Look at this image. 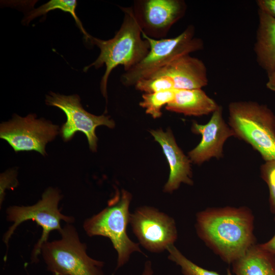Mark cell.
I'll use <instances>...</instances> for the list:
<instances>
[{
  "label": "cell",
  "mask_w": 275,
  "mask_h": 275,
  "mask_svg": "<svg viewBox=\"0 0 275 275\" xmlns=\"http://www.w3.org/2000/svg\"><path fill=\"white\" fill-rule=\"evenodd\" d=\"M131 198L127 191L116 189L107 206L83 224V228L89 236H101L110 239L118 254L117 269L128 262L132 253L143 254L139 244L132 241L127 233Z\"/></svg>",
  "instance_id": "4"
},
{
  "label": "cell",
  "mask_w": 275,
  "mask_h": 275,
  "mask_svg": "<svg viewBox=\"0 0 275 275\" xmlns=\"http://www.w3.org/2000/svg\"><path fill=\"white\" fill-rule=\"evenodd\" d=\"M153 270L152 267V264L150 261L145 262L143 271L141 275H153Z\"/></svg>",
  "instance_id": "27"
},
{
  "label": "cell",
  "mask_w": 275,
  "mask_h": 275,
  "mask_svg": "<svg viewBox=\"0 0 275 275\" xmlns=\"http://www.w3.org/2000/svg\"><path fill=\"white\" fill-rule=\"evenodd\" d=\"M274 220L275 221V217L274 218ZM259 244L262 249L271 253L275 256V234L267 242Z\"/></svg>",
  "instance_id": "25"
},
{
  "label": "cell",
  "mask_w": 275,
  "mask_h": 275,
  "mask_svg": "<svg viewBox=\"0 0 275 275\" xmlns=\"http://www.w3.org/2000/svg\"><path fill=\"white\" fill-rule=\"evenodd\" d=\"M196 228L199 237L228 264L255 244L254 216L245 207L210 208L199 212Z\"/></svg>",
  "instance_id": "1"
},
{
  "label": "cell",
  "mask_w": 275,
  "mask_h": 275,
  "mask_svg": "<svg viewBox=\"0 0 275 275\" xmlns=\"http://www.w3.org/2000/svg\"><path fill=\"white\" fill-rule=\"evenodd\" d=\"M235 136L250 144L265 161L275 160V115L265 104L237 101L228 106Z\"/></svg>",
  "instance_id": "3"
},
{
  "label": "cell",
  "mask_w": 275,
  "mask_h": 275,
  "mask_svg": "<svg viewBox=\"0 0 275 275\" xmlns=\"http://www.w3.org/2000/svg\"><path fill=\"white\" fill-rule=\"evenodd\" d=\"M258 13L254 50L258 65L268 75L275 68V18L260 9Z\"/></svg>",
  "instance_id": "15"
},
{
  "label": "cell",
  "mask_w": 275,
  "mask_h": 275,
  "mask_svg": "<svg viewBox=\"0 0 275 275\" xmlns=\"http://www.w3.org/2000/svg\"><path fill=\"white\" fill-rule=\"evenodd\" d=\"M62 198L60 191L53 187H48L42 194L41 199L31 206H11L6 210L7 220L12 225L4 235L3 240L7 246L15 230L22 223L32 220L42 229V233L32 251L31 259L32 263L39 261L41 249L44 243L48 241L49 234L53 230L60 233L62 228L61 222L72 224L73 216L62 214L58 205Z\"/></svg>",
  "instance_id": "7"
},
{
  "label": "cell",
  "mask_w": 275,
  "mask_h": 275,
  "mask_svg": "<svg viewBox=\"0 0 275 275\" xmlns=\"http://www.w3.org/2000/svg\"><path fill=\"white\" fill-rule=\"evenodd\" d=\"M260 174L268 188L270 210L275 214V160L265 161L261 166Z\"/></svg>",
  "instance_id": "22"
},
{
  "label": "cell",
  "mask_w": 275,
  "mask_h": 275,
  "mask_svg": "<svg viewBox=\"0 0 275 275\" xmlns=\"http://www.w3.org/2000/svg\"><path fill=\"white\" fill-rule=\"evenodd\" d=\"M258 9L261 10L275 18V0H257Z\"/></svg>",
  "instance_id": "24"
},
{
  "label": "cell",
  "mask_w": 275,
  "mask_h": 275,
  "mask_svg": "<svg viewBox=\"0 0 275 275\" xmlns=\"http://www.w3.org/2000/svg\"><path fill=\"white\" fill-rule=\"evenodd\" d=\"M77 1L73 0H51L40 7L29 12L23 20V23L28 24L36 17L46 14L48 12L59 9L71 14L81 32L84 34L86 40L89 38V34L84 29L82 23L76 14Z\"/></svg>",
  "instance_id": "18"
},
{
  "label": "cell",
  "mask_w": 275,
  "mask_h": 275,
  "mask_svg": "<svg viewBox=\"0 0 275 275\" xmlns=\"http://www.w3.org/2000/svg\"><path fill=\"white\" fill-rule=\"evenodd\" d=\"M131 7L142 32L155 39L164 38L187 9L183 0H135Z\"/></svg>",
  "instance_id": "11"
},
{
  "label": "cell",
  "mask_w": 275,
  "mask_h": 275,
  "mask_svg": "<svg viewBox=\"0 0 275 275\" xmlns=\"http://www.w3.org/2000/svg\"><path fill=\"white\" fill-rule=\"evenodd\" d=\"M266 86L269 90L275 92V68L271 73L267 75Z\"/></svg>",
  "instance_id": "26"
},
{
  "label": "cell",
  "mask_w": 275,
  "mask_h": 275,
  "mask_svg": "<svg viewBox=\"0 0 275 275\" xmlns=\"http://www.w3.org/2000/svg\"><path fill=\"white\" fill-rule=\"evenodd\" d=\"M59 133V126L35 115L21 117L15 115L0 127V137L6 141L15 152L36 151L46 154L45 146Z\"/></svg>",
  "instance_id": "8"
},
{
  "label": "cell",
  "mask_w": 275,
  "mask_h": 275,
  "mask_svg": "<svg viewBox=\"0 0 275 275\" xmlns=\"http://www.w3.org/2000/svg\"><path fill=\"white\" fill-rule=\"evenodd\" d=\"M155 75L170 77L173 82L174 90L202 89L208 83L205 64L190 54L176 59L150 76Z\"/></svg>",
  "instance_id": "14"
},
{
  "label": "cell",
  "mask_w": 275,
  "mask_h": 275,
  "mask_svg": "<svg viewBox=\"0 0 275 275\" xmlns=\"http://www.w3.org/2000/svg\"><path fill=\"white\" fill-rule=\"evenodd\" d=\"M45 102L48 105L60 108L66 116V122L61 130L64 140L68 141L76 132H82L86 135L92 151H96L97 149L96 127L104 125L113 128L115 126L114 121L109 117L96 116L87 112L82 107L77 95L66 96L50 92L46 96Z\"/></svg>",
  "instance_id": "10"
},
{
  "label": "cell",
  "mask_w": 275,
  "mask_h": 275,
  "mask_svg": "<svg viewBox=\"0 0 275 275\" xmlns=\"http://www.w3.org/2000/svg\"><path fill=\"white\" fill-rule=\"evenodd\" d=\"M175 90H168L154 93H144L140 105L145 109L146 114L155 119L162 115V107L167 105L174 98Z\"/></svg>",
  "instance_id": "19"
},
{
  "label": "cell",
  "mask_w": 275,
  "mask_h": 275,
  "mask_svg": "<svg viewBox=\"0 0 275 275\" xmlns=\"http://www.w3.org/2000/svg\"><path fill=\"white\" fill-rule=\"evenodd\" d=\"M168 258L181 268L183 275H221L217 272L199 266L185 257L173 244L167 249ZM226 275H233L229 269Z\"/></svg>",
  "instance_id": "20"
},
{
  "label": "cell",
  "mask_w": 275,
  "mask_h": 275,
  "mask_svg": "<svg viewBox=\"0 0 275 275\" xmlns=\"http://www.w3.org/2000/svg\"><path fill=\"white\" fill-rule=\"evenodd\" d=\"M137 90L145 93H154L174 90L173 81L164 75L151 76L139 80L134 86Z\"/></svg>",
  "instance_id": "21"
},
{
  "label": "cell",
  "mask_w": 275,
  "mask_h": 275,
  "mask_svg": "<svg viewBox=\"0 0 275 275\" xmlns=\"http://www.w3.org/2000/svg\"><path fill=\"white\" fill-rule=\"evenodd\" d=\"M129 224L141 245L152 253L167 250L177 238L174 219L152 207L138 208L130 214Z\"/></svg>",
  "instance_id": "9"
},
{
  "label": "cell",
  "mask_w": 275,
  "mask_h": 275,
  "mask_svg": "<svg viewBox=\"0 0 275 275\" xmlns=\"http://www.w3.org/2000/svg\"><path fill=\"white\" fill-rule=\"evenodd\" d=\"M60 233V239L47 241L41 247L48 271L53 275H104V263L88 256L86 244L72 224L67 223Z\"/></svg>",
  "instance_id": "5"
},
{
  "label": "cell",
  "mask_w": 275,
  "mask_h": 275,
  "mask_svg": "<svg viewBox=\"0 0 275 275\" xmlns=\"http://www.w3.org/2000/svg\"><path fill=\"white\" fill-rule=\"evenodd\" d=\"M150 132L162 148L168 160L170 173L164 185V191L172 193L178 189L181 183L193 185L190 160L178 146L171 130H151Z\"/></svg>",
  "instance_id": "13"
},
{
  "label": "cell",
  "mask_w": 275,
  "mask_h": 275,
  "mask_svg": "<svg viewBox=\"0 0 275 275\" xmlns=\"http://www.w3.org/2000/svg\"><path fill=\"white\" fill-rule=\"evenodd\" d=\"M232 264L235 275H275V256L259 244L252 245Z\"/></svg>",
  "instance_id": "17"
},
{
  "label": "cell",
  "mask_w": 275,
  "mask_h": 275,
  "mask_svg": "<svg viewBox=\"0 0 275 275\" xmlns=\"http://www.w3.org/2000/svg\"><path fill=\"white\" fill-rule=\"evenodd\" d=\"M124 13L123 22L113 38L102 40L90 35L87 41L97 46L100 53L96 60L86 66V71L94 67L98 69L105 66L100 81V90L107 98V85L111 72L119 65L126 71L138 64L147 54L150 48L148 41L143 38L142 30L131 7H120Z\"/></svg>",
  "instance_id": "2"
},
{
  "label": "cell",
  "mask_w": 275,
  "mask_h": 275,
  "mask_svg": "<svg viewBox=\"0 0 275 275\" xmlns=\"http://www.w3.org/2000/svg\"><path fill=\"white\" fill-rule=\"evenodd\" d=\"M220 105L202 89L175 90L173 99L167 110L186 116H201L212 114Z\"/></svg>",
  "instance_id": "16"
},
{
  "label": "cell",
  "mask_w": 275,
  "mask_h": 275,
  "mask_svg": "<svg viewBox=\"0 0 275 275\" xmlns=\"http://www.w3.org/2000/svg\"><path fill=\"white\" fill-rule=\"evenodd\" d=\"M195 27L188 25L177 36L155 39L142 32L143 38L150 45L148 53L138 64L121 75L120 80L125 86H134L140 80L147 78L176 59L202 50L203 40L195 36Z\"/></svg>",
  "instance_id": "6"
},
{
  "label": "cell",
  "mask_w": 275,
  "mask_h": 275,
  "mask_svg": "<svg viewBox=\"0 0 275 275\" xmlns=\"http://www.w3.org/2000/svg\"><path fill=\"white\" fill-rule=\"evenodd\" d=\"M221 106L212 114L211 118L205 124L193 122L191 131L200 134V143L188 153L189 158L195 163L200 164L212 158L223 157V146L226 140L235 136L229 125L224 120Z\"/></svg>",
  "instance_id": "12"
},
{
  "label": "cell",
  "mask_w": 275,
  "mask_h": 275,
  "mask_svg": "<svg viewBox=\"0 0 275 275\" xmlns=\"http://www.w3.org/2000/svg\"><path fill=\"white\" fill-rule=\"evenodd\" d=\"M0 182V205L2 207L6 189H13L18 185L16 171L11 170L2 173Z\"/></svg>",
  "instance_id": "23"
}]
</instances>
